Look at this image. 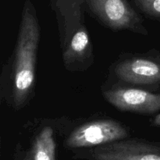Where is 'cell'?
Wrapping results in <instances>:
<instances>
[{
  "mask_svg": "<svg viewBox=\"0 0 160 160\" xmlns=\"http://www.w3.org/2000/svg\"><path fill=\"white\" fill-rule=\"evenodd\" d=\"M88 160H160V145L130 138L90 148L82 155Z\"/></svg>",
  "mask_w": 160,
  "mask_h": 160,
  "instance_id": "cell-4",
  "label": "cell"
},
{
  "mask_svg": "<svg viewBox=\"0 0 160 160\" xmlns=\"http://www.w3.org/2000/svg\"><path fill=\"white\" fill-rule=\"evenodd\" d=\"M116 78L123 84L153 86L160 84V61L149 56H136L118 61L113 68Z\"/></svg>",
  "mask_w": 160,
  "mask_h": 160,
  "instance_id": "cell-6",
  "label": "cell"
},
{
  "mask_svg": "<svg viewBox=\"0 0 160 160\" xmlns=\"http://www.w3.org/2000/svg\"><path fill=\"white\" fill-rule=\"evenodd\" d=\"M152 125L156 127H160V112L154 117L152 120Z\"/></svg>",
  "mask_w": 160,
  "mask_h": 160,
  "instance_id": "cell-10",
  "label": "cell"
},
{
  "mask_svg": "<svg viewBox=\"0 0 160 160\" xmlns=\"http://www.w3.org/2000/svg\"><path fill=\"white\" fill-rule=\"evenodd\" d=\"M23 160H31V156H30V153H29V151L25 152V155H24V156H23Z\"/></svg>",
  "mask_w": 160,
  "mask_h": 160,
  "instance_id": "cell-11",
  "label": "cell"
},
{
  "mask_svg": "<svg viewBox=\"0 0 160 160\" xmlns=\"http://www.w3.org/2000/svg\"><path fill=\"white\" fill-rule=\"evenodd\" d=\"M41 29L32 3L27 0L10 67L9 102L14 109L24 107L34 93Z\"/></svg>",
  "mask_w": 160,
  "mask_h": 160,
  "instance_id": "cell-1",
  "label": "cell"
},
{
  "mask_svg": "<svg viewBox=\"0 0 160 160\" xmlns=\"http://www.w3.org/2000/svg\"><path fill=\"white\" fill-rule=\"evenodd\" d=\"M56 142L53 131L45 127L33 141L29 151L31 160H56Z\"/></svg>",
  "mask_w": 160,
  "mask_h": 160,
  "instance_id": "cell-8",
  "label": "cell"
},
{
  "mask_svg": "<svg viewBox=\"0 0 160 160\" xmlns=\"http://www.w3.org/2000/svg\"><path fill=\"white\" fill-rule=\"evenodd\" d=\"M134 2L146 17L160 20V0H134Z\"/></svg>",
  "mask_w": 160,
  "mask_h": 160,
  "instance_id": "cell-9",
  "label": "cell"
},
{
  "mask_svg": "<svg viewBox=\"0 0 160 160\" xmlns=\"http://www.w3.org/2000/svg\"><path fill=\"white\" fill-rule=\"evenodd\" d=\"M105 99L120 111L151 115L160 111V93L128 86H112L102 93Z\"/></svg>",
  "mask_w": 160,
  "mask_h": 160,
  "instance_id": "cell-5",
  "label": "cell"
},
{
  "mask_svg": "<svg viewBox=\"0 0 160 160\" xmlns=\"http://www.w3.org/2000/svg\"><path fill=\"white\" fill-rule=\"evenodd\" d=\"M62 61L66 69L70 71L84 70L93 63V48L90 36L84 24L75 31L64 48Z\"/></svg>",
  "mask_w": 160,
  "mask_h": 160,
  "instance_id": "cell-7",
  "label": "cell"
},
{
  "mask_svg": "<svg viewBox=\"0 0 160 160\" xmlns=\"http://www.w3.org/2000/svg\"><path fill=\"white\" fill-rule=\"evenodd\" d=\"M129 129L120 122L103 119L88 122L75 128L64 142L69 149L92 148L127 139Z\"/></svg>",
  "mask_w": 160,
  "mask_h": 160,
  "instance_id": "cell-3",
  "label": "cell"
},
{
  "mask_svg": "<svg viewBox=\"0 0 160 160\" xmlns=\"http://www.w3.org/2000/svg\"><path fill=\"white\" fill-rule=\"evenodd\" d=\"M85 3L92 16L106 28L148 34L143 19L128 0H85Z\"/></svg>",
  "mask_w": 160,
  "mask_h": 160,
  "instance_id": "cell-2",
  "label": "cell"
}]
</instances>
